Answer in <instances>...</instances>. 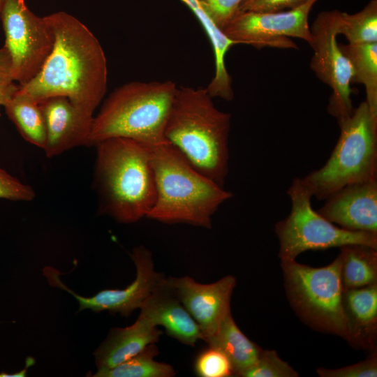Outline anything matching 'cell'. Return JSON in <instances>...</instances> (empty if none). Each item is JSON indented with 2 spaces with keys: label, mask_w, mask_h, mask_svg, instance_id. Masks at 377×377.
Returning <instances> with one entry per match:
<instances>
[{
  "label": "cell",
  "mask_w": 377,
  "mask_h": 377,
  "mask_svg": "<svg viewBox=\"0 0 377 377\" xmlns=\"http://www.w3.org/2000/svg\"><path fill=\"white\" fill-rule=\"evenodd\" d=\"M175 293L198 324L205 341L218 330L230 313V299L236 279L227 275L212 283H200L193 278H168Z\"/></svg>",
  "instance_id": "cell-13"
},
{
  "label": "cell",
  "mask_w": 377,
  "mask_h": 377,
  "mask_svg": "<svg viewBox=\"0 0 377 377\" xmlns=\"http://www.w3.org/2000/svg\"><path fill=\"white\" fill-rule=\"evenodd\" d=\"M341 256L322 267L295 260L281 261L290 301L301 317L312 326L351 342L343 301Z\"/></svg>",
  "instance_id": "cell-7"
},
{
  "label": "cell",
  "mask_w": 377,
  "mask_h": 377,
  "mask_svg": "<svg viewBox=\"0 0 377 377\" xmlns=\"http://www.w3.org/2000/svg\"><path fill=\"white\" fill-rule=\"evenodd\" d=\"M339 34H343L348 43H377V0H371L354 14L341 12Z\"/></svg>",
  "instance_id": "cell-25"
},
{
  "label": "cell",
  "mask_w": 377,
  "mask_h": 377,
  "mask_svg": "<svg viewBox=\"0 0 377 377\" xmlns=\"http://www.w3.org/2000/svg\"><path fill=\"white\" fill-rule=\"evenodd\" d=\"M351 343L372 346L377 326V283L343 292Z\"/></svg>",
  "instance_id": "cell-18"
},
{
  "label": "cell",
  "mask_w": 377,
  "mask_h": 377,
  "mask_svg": "<svg viewBox=\"0 0 377 377\" xmlns=\"http://www.w3.org/2000/svg\"><path fill=\"white\" fill-rule=\"evenodd\" d=\"M9 119L22 138L29 143L44 149L46 130L39 103L27 94L19 90L4 105Z\"/></svg>",
  "instance_id": "cell-22"
},
{
  "label": "cell",
  "mask_w": 377,
  "mask_h": 377,
  "mask_svg": "<svg viewBox=\"0 0 377 377\" xmlns=\"http://www.w3.org/2000/svg\"><path fill=\"white\" fill-rule=\"evenodd\" d=\"M242 377H297V372L274 350H261L256 362Z\"/></svg>",
  "instance_id": "cell-26"
},
{
  "label": "cell",
  "mask_w": 377,
  "mask_h": 377,
  "mask_svg": "<svg viewBox=\"0 0 377 377\" xmlns=\"http://www.w3.org/2000/svg\"><path fill=\"white\" fill-rule=\"evenodd\" d=\"M95 147L94 184L99 212L120 223L147 218L156 200L149 147L121 137L104 140Z\"/></svg>",
  "instance_id": "cell-2"
},
{
  "label": "cell",
  "mask_w": 377,
  "mask_h": 377,
  "mask_svg": "<svg viewBox=\"0 0 377 377\" xmlns=\"http://www.w3.org/2000/svg\"><path fill=\"white\" fill-rule=\"evenodd\" d=\"M317 212L345 230L377 234V179L342 188Z\"/></svg>",
  "instance_id": "cell-15"
},
{
  "label": "cell",
  "mask_w": 377,
  "mask_h": 377,
  "mask_svg": "<svg viewBox=\"0 0 377 377\" xmlns=\"http://www.w3.org/2000/svg\"><path fill=\"white\" fill-rule=\"evenodd\" d=\"M1 106V105H0Z\"/></svg>",
  "instance_id": "cell-35"
},
{
  "label": "cell",
  "mask_w": 377,
  "mask_h": 377,
  "mask_svg": "<svg viewBox=\"0 0 377 377\" xmlns=\"http://www.w3.org/2000/svg\"><path fill=\"white\" fill-rule=\"evenodd\" d=\"M206 88L177 87L164 137L199 172L223 187L229 172L231 115Z\"/></svg>",
  "instance_id": "cell-3"
},
{
  "label": "cell",
  "mask_w": 377,
  "mask_h": 377,
  "mask_svg": "<svg viewBox=\"0 0 377 377\" xmlns=\"http://www.w3.org/2000/svg\"><path fill=\"white\" fill-rule=\"evenodd\" d=\"M353 69L352 83L365 87L371 112L377 115V43L339 45Z\"/></svg>",
  "instance_id": "cell-23"
},
{
  "label": "cell",
  "mask_w": 377,
  "mask_h": 377,
  "mask_svg": "<svg viewBox=\"0 0 377 377\" xmlns=\"http://www.w3.org/2000/svg\"><path fill=\"white\" fill-rule=\"evenodd\" d=\"M318 0H309L295 9L280 12L238 13L221 30L231 40L256 48L272 47L298 49L289 38L312 41L309 26V13Z\"/></svg>",
  "instance_id": "cell-11"
},
{
  "label": "cell",
  "mask_w": 377,
  "mask_h": 377,
  "mask_svg": "<svg viewBox=\"0 0 377 377\" xmlns=\"http://www.w3.org/2000/svg\"><path fill=\"white\" fill-rule=\"evenodd\" d=\"M35 195L30 186L22 183L0 168V198L31 201Z\"/></svg>",
  "instance_id": "cell-30"
},
{
  "label": "cell",
  "mask_w": 377,
  "mask_h": 377,
  "mask_svg": "<svg viewBox=\"0 0 377 377\" xmlns=\"http://www.w3.org/2000/svg\"><path fill=\"white\" fill-rule=\"evenodd\" d=\"M1 2H2V0H0V8H1Z\"/></svg>",
  "instance_id": "cell-34"
},
{
  "label": "cell",
  "mask_w": 377,
  "mask_h": 377,
  "mask_svg": "<svg viewBox=\"0 0 377 377\" xmlns=\"http://www.w3.org/2000/svg\"><path fill=\"white\" fill-rule=\"evenodd\" d=\"M46 130L44 151L53 157L73 147L88 145L94 117L77 108L65 96H57L38 103Z\"/></svg>",
  "instance_id": "cell-14"
},
{
  "label": "cell",
  "mask_w": 377,
  "mask_h": 377,
  "mask_svg": "<svg viewBox=\"0 0 377 377\" xmlns=\"http://www.w3.org/2000/svg\"><path fill=\"white\" fill-rule=\"evenodd\" d=\"M317 373L322 377H376L377 357L373 355L362 362L339 369L319 368Z\"/></svg>",
  "instance_id": "cell-29"
},
{
  "label": "cell",
  "mask_w": 377,
  "mask_h": 377,
  "mask_svg": "<svg viewBox=\"0 0 377 377\" xmlns=\"http://www.w3.org/2000/svg\"><path fill=\"white\" fill-rule=\"evenodd\" d=\"M291 209L287 217L275 225L281 261L295 260L309 250H323L350 244L377 249V234L350 231L335 226L311 207L310 193L295 178L287 191Z\"/></svg>",
  "instance_id": "cell-8"
},
{
  "label": "cell",
  "mask_w": 377,
  "mask_h": 377,
  "mask_svg": "<svg viewBox=\"0 0 377 377\" xmlns=\"http://www.w3.org/2000/svg\"><path fill=\"white\" fill-rule=\"evenodd\" d=\"M0 82L4 83L13 82L11 76V58L5 45L0 49Z\"/></svg>",
  "instance_id": "cell-32"
},
{
  "label": "cell",
  "mask_w": 377,
  "mask_h": 377,
  "mask_svg": "<svg viewBox=\"0 0 377 377\" xmlns=\"http://www.w3.org/2000/svg\"><path fill=\"white\" fill-rule=\"evenodd\" d=\"M20 86L13 82H0V105H6L19 90Z\"/></svg>",
  "instance_id": "cell-33"
},
{
  "label": "cell",
  "mask_w": 377,
  "mask_h": 377,
  "mask_svg": "<svg viewBox=\"0 0 377 377\" xmlns=\"http://www.w3.org/2000/svg\"><path fill=\"white\" fill-rule=\"evenodd\" d=\"M242 1V0H199L203 10L220 30L237 14Z\"/></svg>",
  "instance_id": "cell-28"
},
{
  "label": "cell",
  "mask_w": 377,
  "mask_h": 377,
  "mask_svg": "<svg viewBox=\"0 0 377 377\" xmlns=\"http://www.w3.org/2000/svg\"><path fill=\"white\" fill-rule=\"evenodd\" d=\"M177 87L170 81H133L116 88L94 117L88 146L115 137L147 146L165 142L164 132Z\"/></svg>",
  "instance_id": "cell-5"
},
{
  "label": "cell",
  "mask_w": 377,
  "mask_h": 377,
  "mask_svg": "<svg viewBox=\"0 0 377 377\" xmlns=\"http://www.w3.org/2000/svg\"><path fill=\"white\" fill-rule=\"evenodd\" d=\"M158 354L156 343L147 346L140 353L110 369H98L94 377H173V367L154 358Z\"/></svg>",
  "instance_id": "cell-24"
},
{
  "label": "cell",
  "mask_w": 377,
  "mask_h": 377,
  "mask_svg": "<svg viewBox=\"0 0 377 377\" xmlns=\"http://www.w3.org/2000/svg\"><path fill=\"white\" fill-rule=\"evenodd\" d=\"M0 15L11 58L13 82L23 85L40 71L53 48L54 36L45 18L37 16L25 0H2Z\"/></svg>",
  "instance_id": "cell-9"
},
{
  "label": "cell",
  "mask_w": 377,
  "mask_h": 377,
  "mask_svg": "<svg viewBox=\"0 0 377 377\" xmlns=\"http://www.w3.org/2000/svg\"><path fill=\"white\" fill-rule=\"evenodd\" d=\"M163 332L144 316L126 327L112 328L94 351L98 369L112 368L140 353L147 346L158 341Z\"/></svg>",
  "instance_id": "cell-17"
},
{
  "label": "cell",
  "mask_w": 377,
  "mask_h": 377,
  "mask_svg": "<svg viewBox=\"0 0 377 377\" xmlns=\"http://www.w3.org/2000/svg\"><path fill=\"white\" fill-rule=\"evenodd\" d=\"M195 15L201 23L212 45L215 73L206 88L212 98H221L231 101L234 98L232 78L226 66V54L230 48L237 44L229 39L221 30L217 28L203 10L199 0H181Z\"/></svg>",
  "instance_id": "cell-19"
},
{
  "label": "cell",
  "mask_w": 377,
  "mask_h": 377,
  "mask_svg": "<svg viewBox=\"0 0 377 377\" xmlns=\"http://www.w3.org/2000/svg\"><path fill=\"white\" fill-rule=\"evenodd\" d=\"M131 256L136 267L134 281L126 288L103 290L90 297L78 295L70 290L61 281L59 273L54 268L46 267L43 273L51 286L68 292L77 299L80 304L79 311L86 309L96 313L108 311L111 313H118L128 317L135 309H140L165 278L155 270L151 253L145 246L134 247Z\"/></svg>",
  "instance_id": "cell-12"
},
{
  "label": "cell",
  "mask_w": 377,
  "mask_h": 377,
  "mask_svg": "<svg viewBox=\"0 0 377 377\" xmlns=\"http://www.w3.org/2000/svg\"><path fill=\"white\" fill-rule=\"evenodd\" d=\"M340 249L343 292L377 283V249L361 244Z\"/></svg>",
  "instance_id": "cell-21"
},
{
  "label": "cell",
  "mask_w": 377,
  "mask_h": 377,
  "mask_svg": "<svg viewBox=\"0 0 377 377\" xmlns=\"http://www.w3.org/2000/svg\"><path fill=\"white\" fill-rule=\"evenodd\" d=\"M194 371L200 377L233 376L231 363L226 355L219 349L209 346L196 357Z\"/></svg>",
  "instance_id": "cell-27"
},
{
  "label": "cell",
  "mask_w": 377,
  "mask_h": 377,
  "mask_svg": "<svg viewBox=\"0 0 377 377\" xmlns=\"http://www.w3.org/2000/svg\"><path fill=\"white\" fill-rule=\"evenodd\" d=\"M338 124L340 135L327 161L300 178L318 200L348 185L377 179V115L363 101Z\"/></svg>",
  "instance_id": "cell-6"
},
{
  "label": "cell",
  "mask_w": 377,
  "mask_h": 377,
  "mask_svg": "<svg viewBox=\"0 0 377 377\" xmlns=\"http://www.w3.org/2000/svg\"><path fill=\"white\" fill-rule=\"evenodd\" d=\"M309 0H242L238 13L242 12H280L293 10L306 3Z\"/></svg>",
  "instance_id": "cell-31"
},
{
  "label": "cell",
  "mask_w": 377,
  "mask_h": 377,
  "mask_svg": "<svg viewBox=\"0 0 377 377\" xmlns=\"http://www.w3.org/2000/svg\"><path fill=\"white\" fill-rule=\"evenodd\" d=\"M205 342L226 355L235 376H241L244 371L253 365L262 350L242 333L231 313L226 316L216 332Z\"/></svg>",
  "instance_id": "cell-20"
},
{
  "label": "cell",
  "mask_w": 377,
  "mask_h": 377,
  "mask_svg": "<svg viewBox=\"0 0 377 377\" xmlns=\"http://www.w3.org/2000/svg\"><path fill=\"white\" fill-rule=\"evenodd\" d=\"M340 23L341 11H323L310 28V46L313 51L310 67L316 77L332 89L327 111L337 122L348 118L354 110L350 98L352 66L337 41Z\"/></svg>",
  "instance_id": "cell-10"
},
{
  "label": "cell",
  "mask_w": 377,
  "mask_h": 377,
  "mask_svg": "<svg viewBox=\"0 0 377 377\" xmlns=\"http://www.w3.org/2000/svg\"><path fill=\"white\" fill-rule=\"evenodd\" d=\"M54 36L52 52L39 73L20 90L36 102L67 97L94 116L107 91L108 66L95 35L77 18L64 11L45 16Z\"/></svg>",
  "instance_id": "cell-1"
},
{
  "label": "cell",
  "mask_w": 377,
  "mask_h": 377,
  "mask_svg": "<svg viewBox=\"0 0 377 377\" xmlns=\"http://www.w3.org/2000/svg\"><path fill=\"white\" fill-rule=\"evenodd\" d=\"M140 314L154 325L163 327L168 336L184 345L194 347L198 340H203L198 324L166 277L145 301Z\"/></svg>",
  "instance_id": "cell-16"
},
{
  "label": "cell",
  "mask_w": 377,
  "mask_h": 377,
  "mask_svg": "<svg viewBox=\"0 0 377 377\" xmlns=\"http://www.w3.org/2000/svg\"><path fill=\"white\" fill-rule=\"evenodd\" d=\"M149 147L156 200L147 218L212 228L213 215L233 194L199 172L168 142Z\"/></svg>",
  "instance_id": "cell-4"
}]
</instances>
